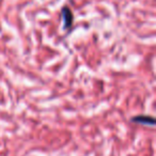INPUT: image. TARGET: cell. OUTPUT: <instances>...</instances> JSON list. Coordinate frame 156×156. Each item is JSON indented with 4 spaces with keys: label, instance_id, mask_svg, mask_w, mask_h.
<instances>
[{
    "label": "cell",
    "instance_id": "1",
    "mask_svg": "<svg viewBox=\"0 0 156 156\" xmlns=\"http://www.w3.org/2000/svg\"><path fill=\"white\" fill-rule=\"evenodd\" d=\"M132 121L135 122V123L144 124V125H154V124H155L154 118L149 117V115H137V117L133 118Z\"/></svg>",
    "mask_w": 156,
    "mask_h": 156
},
{
    "label": "cell",
    "instance_id": "2",
    "mask_svg": "<svg viewBox=\"0 0 156 156\" xmlns=\"http://www.w3.org/2000/svg\"><path fill=\"white\" fill-rule=\"evenodd\" d=\"M62 17L64 20V28L65 29H69L72 27L73 24V14L69 11L67 8H64L62 11Z\"/></svg>",
    "mask_w": 156,
    "mask_h": 156
}]
</instances>
